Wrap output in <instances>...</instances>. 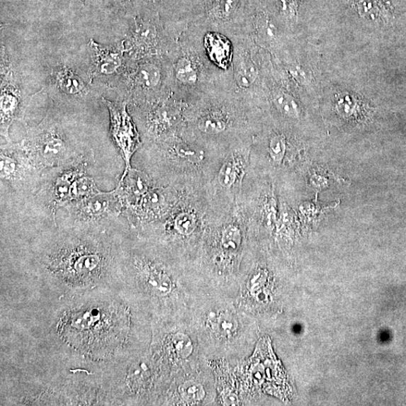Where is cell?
Listing matches in <instances>:
<instances>
[{
  "mask_svg": "<svg viewBox=\"0 0 406 406\" xmlns=\"http://www.w3.org/2000/svg\"><path fill=\"white\" fill-rule=\"evenodd\" d=\"M233 60L230 91L256 108L266 100V49L249 35L231 36Z\"/></svg>",
  "mask_w": 406,
  "mask_h": 406,
  "instance_id": "cell-7",
  "label": "cell"
},
{
  "mask_svg": "<svg viewBox=\"0 0 406 406\" xmlns=\"http://www.w3.org/2000/svg\"><path fill=\"white\" fill-rule=\"evenodd\" d=\"M172 227L181 236H189L198 226V220L191 213L182 212L172 219Z\"/></svg>",
  "mask_w": 406,
  "mask_h": 406,
  "instance_id": "cell-23",
  "label": "cell"
},
{
  "mask_svg": "<svg viewBox=\"0 0 406 406\" xmlns=\"http://www.w3.org/2000/svg\"><path fill=\"white\" fill-rule=\"evenodd\" d=\"M112 225H63L46 239L40 264L47 274L73 284H90L118 273L123 257Z\"/></svg>",
  "mask_w": 406,
  "mask_h": 406,
  "instance_id": "cell-1",
  "label": "cell"
},
{
  "mask_svg": "<svg viewBox=\"0 0 406 406\" xmlns=\"http://www.w3.org/2000/svg\"><path fill=\"white\" fill-rule=\"evenodd\" d=\"M179 390L183 398L191 402L201 401L205 396L203 386L194 381L184 383Z\"/></svg>",
  "mask_w": 406,
  "mask_h": 406,
  "instance_id": "cell-27",
  "label": "cell"
},
{
  "mask_svg": "<svg viewBox=\"0 0 406 406\" xmlns=\"http://www.w3.org/2000/svg\"><path fill=\"white\" fill-rule=\"evenodd\" d=\"M242 239V232L239 227L229 225L221 233V245L225 250L236 251L240 247Z\"/></svg>",
  "mask_w": 406,
  "mask_h": 406,
  "instance_id": "cell-26",
  "label": "cell"
},
{
  "mask_svg": "<svg viewBox=\"0 0 406 406\" xmlns=\"http://www.w3.org/2000/svg\"><path fill=\"white\" fill-rule=\"evenodd\" d=\"M188 106L171 95L152 103L128 107V110L145 140L154 142L181 132Z\"/></svg>",
  "mask_w": 406,
  "mask_h": 406,
  "instance_id": "cell-11",
  "label": "cell"
},
{
  "mask_svg": "<svg viewBox=\"0 0 406 406\" xmlns=\"http://www.w3.org/2000/svg\"><path fill=\"white\" fill-rule=\"evenodd\" d=\"M255 110L230 91H217L188 106L181 134L191 142L246 137Z\"/></svg>",
  "mask_w": 406,
  "mask_h": 406,
  "instance_id": "cell-4",
  "label": "cell"
},
{
  "mask_svg": "<svg viewBox=\"0 0 406 406\" xmlns=\"http://www.w3.org/2000/svg\"><path fill=\"white\" fill-rule=\"evenodd\" d=\"M287 140L284 135L274 133L269 140L268 151L271 158L277 164L284 159L287 151Z\"/></svg>",
  "mask_w": 406,
  "mask_h": 406,
  "instance_id": "cell-24",
  "label": "cell"
},
{
  "mask_svg": "<svg viewBox=\"0 0 406 406\" xmlns=\"http://www.w3.org/2000/svg\"><path fill=\"white\" fill-rule=\"evenodd\" d=\"M338 110L344 117H351L355 115V103L351 101L349 96L341 98L338 103Z\"/></svg>",
  "mask_w": 406,
  "mask_h": 406,
  "instance_id": "cell-29",
  "label": "cell"
},
{
  "mask_svg": "<svg viewBox=\"0 0 406 406\" xmlns=\"http://www.w3.org/2000/svg\"><path fill=\"white\" fill-rule=\"evenodd\" d=\"M180 35L168 27L159 14L140 11L129 18L122 40L125 42L127 58L138 60L166 56Z\"/></svg>",
  "mask_w": 406,
  "mask_h": 406,
  "instance_id": "cell-9",
  "label": "cell"
},
{
  "mask_svg": "<svg viewBox=\"0 0 406 406\" xmlns=\"http://www.w3.org/2000/svg\"><path fill=\"white\" fill-rule=\"evenodd\" d=\"M152 188L149 176L142 171L131 168L123 174L115 188L123 206L122 215L137 205Z\"/></svg>",
  "mask_w": 406,
  "mask_h": 406,
  "instance_id": "cell-17",
  "label": "cell"
},
{
  "mask_svg": "<svg viewBox=\"0 0 406 406\" xmlns=\"http://www.w3.org/2000/svg\"><path fill=\"white\" fill-rule=\"evenodd\" d=\"M254 0H203L191 23L231 37L249 35Z\"/></svg>",
  "mask_w": 406,
  "mask_h": 406,
  "instance_id": "cell-12",
  "label": "cell"
},
{
  "mask_svg": "<svg viewBox=\"0 0 406 406\" xmlns=\"http://www.w3.org/2000/svg\"><path fill=\"white\" fill-rule=\"evenodd\" d=\"M113 92L128 107L152 103L171 96L164 57L129 60Z\"/></svg>",
  "mask_w": 406,
  "mask_h": 406,
  "instance_id": "cell-6",
  "label": "cell"
},
{
  "mask_svg": "<svg viewBox=\"0 0 406 406\" xmlns=\"http://www.w3.org/2000/svg\"><path fill=\"white\" fill-rule=\"evenodd\" d=\"M1 39V64H0V134L1 140L11 142L9 130L15 121L26 126V114L30 99L24 88L23 72L9 55Z\"/></svg>",
  "mask_w": 406,
  "mask_h": 406,
  "instance_id": "cell-10",
  "label": "cell"
},
{
  "mask_svg": "<svg viewBox=\"0 0 406 406\" xmlns=\"http://www.w3.org/2000/svg\"><path fill=\"white\" fill-rule=\"evenodd\" d=\"M100 192L94 179L86 174L74 181L70 192V202L88 198Z\"/></svg>",
  "mask_w": 406,
  "mask_h": 406,
  "instance_id": "cell-22",
  "label": "cell"
},
{
  "mask_svg": "<svg viewBox=\"0 0 406 406\" xmlns=\"http://www.w3.org/2000/svg\"><path fill=\"white\" fill-rule=\"evenodd\" d=\"M266 100L272 105L276 113L287 120H298L302 115V108L291 90L286 84L266 81Z\"/></svg>",
  "mask_w": 406,
  "mask_h": 406,
  "instance_id": "cell-18",
  "label": "cell"
},
{
  "mask_svg": "<svg viewBox=\"0 0 406 406\" xmlns=\"http://www.w3.org/2000/svg\"><path fill=\"white\" fill-rule=\"evenodd\" d=\"M43 175L31 159L21 149L19 142H1L0 147V179L21 198H30L34 195Z\"/></svg>",
  "mask_w": 406,
  "mask_h": 406,
  "instance_id": "cell-13",
  "label": "cell"
},
{
  "mask_svg": "<svg viewBox=\"0 0 406 406\" xmlns=\"http://www.w3.org/2000/svg\"><path fill=\"white\" fill-rule=\"evenodd\" d=\"M352 8L362 18L371 21H386L393 16L392 6L384 0H351Z\"/></svg>",
  "mask_w": 406,
  "mask_h": 406,
  "instance_id": "cell-20",
  "label": "cell"
},
{
  "mask_svg": "<svg viewBox=\"0 0 406 406\" xmlns=\"http://www.w3.org/2000/svg\"><path fill=\"white\" fill-rule=\"evenodd\" d=\"M133 264L140 269V276L145 281L147 288H150L157 296H166L171 292V281L159 264L140 259L134 260Z\"/></svg>",
  "mask_w": 406,
  "mask_h": 406,
  "instance_id": "cell-19",
  "label": "cell"
},
{
  "mask_svg": "<svg viewBox=\"0 0 406 406\" xmlns=\"http://www.w3.org/2000/svg\"><path fill=\"white\" fill-rule=\"evenodd\" d=\"M66 211L63 225H107L115 223L123 213L116 189L101 191L90 198L72 201L63 207Z\"/></svg>",
  "mask_w": 406,
  "mask_h": 406,
  "instance_id": "cell-14",
  "label": "cell"
},
{
  "mask_svg": "<svg viewBox=\"0 0 406 406\" xmlns=\"http://www.w3.org/2000/svg\"><path fill=\"white\" fill-rule=\"evenodd\" d=\"M213 326L218 333L224 337H231L238 328V322L235 316L230 313H221L213 319Z\"/></svg>",
  "mask_w": 406,
  "mask_h": 406,
  "instance_id": "cell-25",
  "label": "cell"
},
{
  "mask_svg": "<svg viewBox=\"0 0 406 406\" xmlns=\"http://www.w3.org/2000/svg\"><path fill=\"white\" fill-rule=\"evenodd\" d=\"M101 102L108 108L110 118V132L125 163L124 174L131 169V159L140 149L142 142L137 125L129 113L125 101H110L104 96Z\"/></svg>",
  "mask_w": 406,
  "mask_h": 406,
  "instance_id": "cell-16",
  "label": "cell"
},
{
  "mask_svg": "<svg viewBox=\"0 0 406 406\" xmlns=\"http://www.w3.org/2000/svg\"><path fill=\"white\" fill-rule=\"evenodd\" d=\"M172 96L188 105L220 91H230L231 74L218 69L203 45V28L191 23L164 56Z\"/></svg>",
  "mask_w": 406,
  "mask_h": 406,
  "instance_id": "cell-2",
  "label": "cell"
},
{
  "mask_svg": "<svg viewBox=\"0 0 406 406\" xmlns=\"http://www.w3.org/2000/svg\"><path fill=\"white\" fill-rule=\"evenodd\" d=\"M243 159L242 154L237 152L220 168L218 181L221 186L230 189L241 181L244 174Z\"/></svg>",
  "mask_w": 406,
  "mask_h": 406,
  "instance_id": "cell-21",
  "label": "cell"
},
{
  "mask_svg": "<svg viewBox=\"0 0 406 406\" xmlns=\"http://www.w3.org/2000/svg\"><path fill=\"white\" fill-rule=\"evenodd\" d=\"M94 162V152L86 151L67 164L44 171L38 188L33 196L34 208L57 227L56 216L58 209L70 202L74 181L87 174Z\"/></svg>",
  "mask_w": 406,
  "mask_h": 406,
  "instance_id": "cell-8",
  "label": "cell"
},
{
  "mask_svg": "<svg viewBox=\"0 0 406 406\" xmlns=\"http://www.w3.org/2000/svg\"><path fill=\"white\" fill-rule=\"evenodd\" d=\"M59 115L51 108L40 124L24 126L26 137L19 144L41 172L67 164L86 152L69 137Z\"/></svg>",
  "mask_w": 406,
  "mask_h": 406,
  "instance_id": "cell-5",
  "label": "cell"
},
{
  "mask_svg": "<svg viewBox=\"0 0 406 406\" xmlns=\"http://www.w3.org/2000/svg\"><path fill=\"white\" fill-rule=\"evenodd\" d=\"M86 45L94 82L112 91L128 64L124 40L104 45L91 39Z\"/></svg>",
  "mask_w": 406,
  "mask_h": 406,
  "instance_id": "cell-15",
  "label": "cell"
},
{
  "mask_svg": "<svg viewBox=\"0 0 406 406\" xmlns=\"http://www.w3.org/2000/svg\"><path fill=\"white\" fill-rule=\"evenodd\" d=\"M97 1L102 3L103 5H120L121 4H125L128 0H97Z\"/></svg>",
  "mask_w": 406,
  "mask_h": 406,
  "instance_id": "cell-30",
  "label": "cell"
},
{
  "mask_svg": "<svg viewBox=\"0 0 406 406\" xmlns=\"http://www.w3.org/2000/svg\"><path fill=\"white\" fill-rule=\"evenodd\" d=\"M174 346L176 352L183 359L188 358L191 354L193 346L191 339L186 335L176 334L174 339Z\"/></svg>",
  "mask_w": 406,
  "mask_h": 406,
  "instance_id": "cell-28",
  "label": "cell"
},
{
  "mask_svg": "<svg viewBox=\"0 0 406 406\" xmlns=\"http://www.w3.org/2000/svg\"><path fill=\"white\" fill-rule=\"evenodd\" d=\"M35 81L57 112L88 110L107 91L94 82L87 45L77 52H53L40 57Z\"/></svg>",
  "mask_w": 406,
  "mask_h": 406,
  "instance_id": "cell-3",
  "label": "cell"
}]
</instances>
